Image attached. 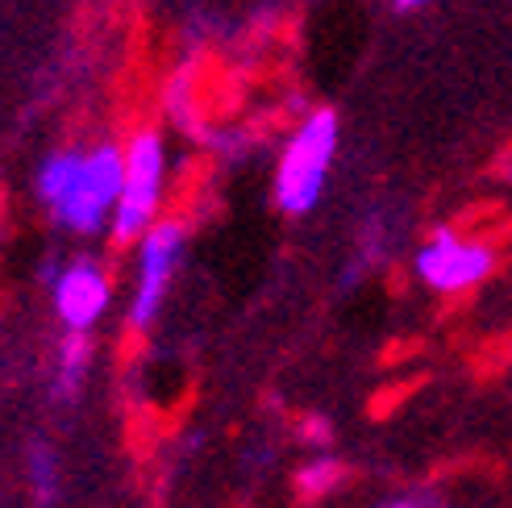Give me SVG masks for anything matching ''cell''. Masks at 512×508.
I'll return each instance as SVG.
<instances>
[{"mask_svg":"<svg viewBox=\"0 0 512 508\" xmlns=\"http://www.w3.org/2000/svg\"><path fill=\"white\" fill-rule=\"evenodd\" d=\"M334 155H338V113L334 109H313L296 125V134L288 138L284 155H279L275 205L284 213H292V217L313 213L321 192H325Z\"/></svg>","mask_w":512,"mask_h":508,"instance_id":"1","label":"cell"},{"mask_svg":"<svg viewBox=\"0 0 512 508\" xmlns=\"http://www.w3.org/2000/svg\"><path fill=\"white\" fill-rule=\"evenodd\" d=\"M121 188H125V150L117 142H100L84 150L80 175H75L71 192L63 196V205L55 209L59 225H67L71 234L109 230L121 205Z\"/></svg>","mask_w":512,"mask_h":508,"instance_id":"2","label":"cell"},{"mask_svg":"<svg viewBox=\"0 0 512 508\" xmlns=\"http://www.w3.org/2000/svg\"><path fill=\"white\" fill-rule=\"evenodd\" d=\"M163 171H167V150L159 134H134L125 146V188H121V205L113 213L109 234L117 246L138 242L150 225H155L159 200H163Z\"/></svg>","mask_w":512,"mask_h":508,"instance_id":"3","label":"cell"},{"mask_svg":"<svg viewBox=\"0 0 512 508\" xmlns=\"http://www.w3.org/2000/svg\"><path fill=\"white\" fill-rule=\"evenodd\" d=\"M492 267H496L492 246L458 238L450 225H438V230L429 234V242L417 250V279L442 296L483 284V279L492 275Z\"/></svg>","mask_w":512,"mask_h":508,"instance_id":"4","label":"cell"},{"mask_svg":"<svg viewBox=\"0 0 512 508\" xmlns=\"http://www.w3.org/2000/svg\"><path fill=\"white\" fill-rule=\"evenodd\" d=\"M179 254H184V230L171 221H155L138 238V279H134V300H130V329H146L159 317L167 288L175 279Z\"/></svg>","mask_w":512,"mask_h":508,"instance_id":"5","label":"cell"},{"mask_svg":"<svg viewBox=\"0 0 512 508\" xmlns=\"http://www.w3.org/2000/svg\"><path fill=\"white\" fill-rule=\"evenodd\" d=\"M50 296H55V313L67 325V334H88V329L109 313V271L96 259H71L50 279Z\"/></svg>","mask_w":512,"mask_h":508,"instance_id":"6","label":"cell"},{"mask_svg":"<svg viewBox=\"0 0 512 508\" xmlns=\"http://www.w3.org/2000/svg\"><path fill=\"white\" fill-rule=\"evenodd\" d=\"M80 163H84V150H55V155L38 167L34 188L42 196V205H50V209L63 205V196L71 192L75 175H80Z\"/></svg>","mask_w":512,"mask_h":508,"instance_id":"7","label":"cell"},{"mask_svg":"<svg viewBox=\"0 0 512 508\" xmlns=\"http://www.w3.org/2000/svg\"><path fill=\"white\" fill-rule=\"evenodd\" d=\"M92 367V342L88 334H67L63 350H59V384H55V396H75L84 384V375Z\"/></svg>","mask_w":512,"mask_h":508,"instance_id":"8","label":"cell"},{"mask_svg":"<svg viewBox=\"0 0 512 508\" xmlns=\"http://www.w3.org/2000/svg\"><path fill=\"white\" fill-rule=\"evenodd\" d=\"M30 488H34V500L42 508H50L59 500V459H55V450H50L46 442L30 446Z\"/></svg>","mask_w":512,"mask_h":508,"instance_id":"9","label":"cell"},{"mask_svg":"<svg viewBox=\"0 0 512 508\" xmlns=\"http://www.w3.org/2000/svg\"><path fill=\"white\" fill-rule=\"evenodd\" d=\"M338 479H342V463L338 459H325V454H321V459H313L309 467L300 471V492L304 496H325L329 488L338 484Z\"/></svg>","mask_w":512,"mask_h":508,"instance_id":"10","label":"cell"},{"mask_svg":"<svg viewBox=\"0 0 512 508\" xmlns=\"http://www.w3.org/2000/svg\"><path fill=\"white\" fill-rule=\"evenodd\" d=\"M304 434H309L304 442H317V446L329 442V421H321V417H317V421H304Z\"/></svg>","mask_w":512,"mask_h":508,"instance_id":"11","label":"cell"},{"mask_svg":"<svg viewBox=\"0 0 512 508\" xmlns=\"http://www.w3.org/2000/svg\"><path fill=\"white\" fill-rule=\"evenodd\" d=\"M421 5H429V0H396L400 13H413V9H421Z\"/></svg>","mask_w":512,"mask_h":508,"instance_id":"12","label":"cell"},{"mask_svg":"<svg viewBox=\"0 0 512 508\" xmlns=\"http://www.w3.org/2000/svg\"><path fill=\"white\" fill-rule=\"evenodd\" d=\"M379 508H421L417 500H388V504H379Z\"/></svg>","mask_w":512,"mask_h":508,"instance_id":"13","label":"cell"}]
</instances>
